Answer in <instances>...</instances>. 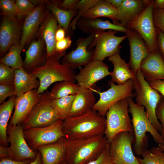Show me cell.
<instances>
[{"label":"cell","mask_w":164,"mask_h":164,"mask_svg":"<svg viewBox=\"0 0 164 164\" xmlns=\"http://www.w3.org/2000/svg\"><path fill=\"white\" fill-rule=\"evenodd\" d=\"M105 128V118L92 109L79 116L68 117L62 124L65 138L71 140L87 139L103 134Z\"/></svg>","instance_id":"obj_1"},{"label":"cell","mask_w":164,"mask_h":164,"mask_svg":"<svg viewBox=\"0 0 164 164\" xmlns=\"http://www.w3.org/2000/svg\"><path fill=\"white\" fill-rule=\"evenodd\" d=\"M128 111L132 116L131 122L135 136L133 151L137 156L141 155L142 151L148 146L147 132L152 135L155 142L159 145H164V139L150 121L144 107L135 103L132 98H127Z\"/></svg>","instance_id":"obj_2"},{"label":"cell","mask_w":164,"mask_h":164,"mask_svg":"<svg viewBox=\"0 0 164 164\" xmlns=\"http://www.w3.org/2000/svg\"><path fill=\"white\" fill-rule=\"evenodd\" d=\"M65 138L67 164H86L94 160L108 143L104 134L86 139Z\"/></svg>","instance_id":"obj_3"},{"label":"cell","mask_w":164,"mask_h":164,"mask_svg":"<svg viewBox=\"0 0 164 164\" xmlns=\"http://www.w3.org/2000/svg\"><path fill=\"white\" fill-rule=\"evenodd\" d=\"M65 54V51H55L47 57L44 65L33 70L31 72L40 81L37 90L39 94H43L55 82L75 80L76 73L62 64L60 60Z\"/></svg>","instance_id":"obj_4"},{"label":"cell","mask_w":164,"mask_h":164,"mask_svg":"<svg viewBox=\"0 0 164 164\" xmlns=\"http://www.w3.org/2000/svg\"><path fill=\"white\" fill-rule=\"evenodd\" d=\"M133 80L137 103L145 108V112L150 121L161 134L162 127L156 117L155 110L162 96L157 91L151 87L140 70Z\"/></svg>","instance_id":"obj_5"},{"label":"cell","mask_w":164,"mask_h":164,"mask_svg":"<svg viewBox=\"0 0 164 164\" xmlns=\"http://www.w3.org/2000/svg\"><path fill=\"white\" fill-rule=\"evenodd\" d=\"M7 133L10 145L8 147L0 146V158H9L19 161L35 159L37 152L33 151L28 145L22 124L15 125L8 124Z\"/></svg>","instance_id":"obj_6"},{"label":"cell","mask_w":164,"mask_h":164,"mask_svg":"<svg viewBox=\"0 0 164 164\" xmlns=\"http://www.w3.org/2000/svg\"><path fill=\"white\" fill-rule=\"evenodd\" d=\"M127 98L119 101L109 108L106 114V128L104 135L109 143L119 133H134L128 114Z\"/></svg>","instance_id":"obj_7"},{"label":"cell","mask_w":164,"mask_h":164,"mask_svg":"<svg viewBox=\"0 0 164 164\" xmlns=\"http://www.w3.org/2000/svg\"><path fill=\"white\" fill-rule=\"evenodd\" d=\"M110 88L106 91L101 92L92 88L94 92L100 96L99 100L92 109L96 111L101 116L104 117L110 107L119 101L128 97H135L133 93V80H129L124 84L116 85L111 80L109 81Z\"/></svg>","instance_id":"obj_8"},{"label":"cell","mask_w":164,"mask_h":164,"mask_svg":"<svg viewBox=\"0 0 164 164\" xmlns=\"http://www.w3.org/2000/svg\"><path fill=\"white\" fill-rule=\"evenodd\" d=\"M47 90L43 94L39 101L33 107L22 124L23 130L30 128H42L51 125L60 118L50 104Z\"/></svg>","instance_id":"obj_9"},{"label":"cell","mask_w":164,"mask_h":164,"mask_svg":"<svg viewBox=\"0 0 164 164\" xmlns=\"http://www.w3.org/2000/svg\"><path fill=\"white\" fill-rule=\"evenodd\" d=\"M153 0L134 20L128 25L127 28L136 31L140 35L150 52L158 49L156 37L157 31L153 20Z\"/></svg>","instance_id":"obj_10"},{"label":"cell","mask_w":164,"mask_h":164,"mask_svg":"<svg viewBox=\"0 0 164 164\" xmlns=\"http://www.w3.org/2000/svg\"><path fill=\"white\" fill-rule=\"evenodd\" d=\"M63 121L59 118L48 126L30 128L23 130L24 138L30 149L36 151L40 145L52 144L65 138L62 129Z\"/></svg>","instance_id":"obj_11"},{"label":"cell","mask_w":164,"mask_h":164,"mask_svg":"<svg viewBox=\"0 0 164 164\" xmlns=\"http://www.w3.org/2000/svg\"><path fill=\"white\" fill-rule=\"evenodd\" d=\"M135 140L134 133L122 132L115 136L110 143V154L113 163L141 164L132 147Z\"/></svg>","instance_id":"obj_12"},{"label":"cell","mask_w":164,"mask_h":164,"mask_svg":"<svg viewBox=\"0 0 164 164\" xmlns=\"http://www.w3.org/2000/svg\"><path fill=\"white\" fill-rule=\"evenodd\" d=\"M117 32L112 30L102 31L94 35L93 41L89 47L90 49H94L92 60L103 61L107 57L120 53L119 46L127 36H117L115 35Z\"/></svg>","instance_id":"obj_13"},{"label":"cell","mask_w":164,"mask_h":164,"mask_svg":"<svg viewBox=\"0 0 164 164\" xmlns=\"http://www.w3.org/2000/svg\"><path fill=\"white\" fill-rule=\"evenodd\" d=\"M94 39V35L90 34L78 39L76 49L65 54L61 60V63L73 70L88 64L92 60L94 51V48L90 49L89 48Z\"/></svg>","instance_id":"obj_14"},{"label":"cell","mask_w":164,"mask_h":164,"mask_svg":"<svg viewBox=\"0 0 164 164\" xmlns=\"http://www.w3.org/2000/svg\"><path fill=\"white\" fill-rule=\"evenodd\" d=\"M110 74L108 67L104 62L93 60L80 69L75 80L80 87L87 89L94 87L95 83Z\"/></svg>","instance_id":"obj_15"},{"label":"cell","mask_w":164,"mask_h":164,"mask_svg":"<svg viewBox=\"0 0 164 164\" xmlns=\"http://www.w3.org/2000/svg\"><path fill=\"white\" fill-rule=\"evenodd\" d=\"M24 19L14 21L3 16L0 26V55L1 57L13 45L20 43Z\"/></svg>","instance_id":"obj_16"},{"label":"cell","mask_w":164,"mask_h":164,"mask_svg":"<svg viewBox=\"0 0 164 164\" xmlns=\"http://www.w3.org/2000/svg\"><path fill=\"white\" fill-rule=\"evenodd\" d=\"M50 10L43 4L37 5L25 19L20 44L24 47L35 39L39 27Z\"/></svg>","instance_id":"obj_17"},{"label":"cell","mask_w":164,"mask_h":164,"mask_svg":"<svg viewBox=\"0 0 164 164\" xmlns=\"http://www.w3.org/2000/svg\"><path fill=\"white\" fill-rule=\"evenodd\" d=\"M37 90L35 89L16 96L14 112L9 124L15 125L22 124L41 99L42 94L38 93Z\"/></svg>","instance_id":"obj_18"},{"label":"cell","mask_w":164,"mask_h":164,"mask_svg":"<svg viewBox=\"0 0 164 164\" xmlns=\"http://www.w3.org/2000/svg\"><path fill=\"white\" fill-rule=\"evenodd\" d=\"M129 29L126 33L130 47V60L128 64L136 75L140 70L141 62L148 56L150 51L138 33L134 30Z\"/></svg>","instance_id":"obj_19"},{"label":"cell","mask_w":164,"mask_h":164,"mask_svg":"<svg viewBox=\"0 0 164 164\" xmlns=\"http://www.w3.org/2000/svg\"><path fill=\"white\" fill-rule=\"evenodd\" d=\"M47 58L46 43L42 38H36L31 42L25 52L22 68L27 73L43 65Z\"/></svg>","instance_id":"obj_20"},{"label":"cell","mask_w":164,"mask_h":164,"mask_svg":"<svg viewBox=\"0 0 164 164\" xmlns=\"http://www.w3.org/2000/svg\"><path fill=\"white\" fill-rule=\"evenodd\" d=\"M151 0H124L117 9V12L114 24L127 27L150 3Z\"/></svg>","instance_id":"obj_21"},{"label":"cell","mask_w":164,"mask_h":164,"mask_svg":"<svg viewBox=\"0 0 164 164\" xmlns=\"http://www.w3.org/2000/svg\"><path fill=\"white\" fill-rule=\"evenodd\" d=\"M140 69L148 82L164 80V60L158 49L150 52L141 62Z\"/></svg>","instance_id":"obj_22"},{"label":"cell","mask_w":164,"mask_h":164,"mask_svg":"<svg viewBox=\"0 0 164 164\" xmlns=\"http://www.w3.org/2000/svg\"><path fill=\"white\" fill-rule=\"evenodd\" d=\"M76 26L85 33L94 35L97 32L107 29L120 31L126 33L129 30L127 28L99 18L90 19L81 17L77 20Z\"/></svg>","instance_id":"obj_23"},{"label":"cell","mask_w":164,"mask_h":164,"mask_svg":"<svg viewBox=\"0 0 164 164\" xmlns=\"http://www.w3.org/2000/svg\"><path fill=\"white\" fill-rule=\"evenodd\" d=\"M65 138L54 143L42 145L37 149L41 156L42 164H61L66 155Z\"/></svg>","instance_id":"obj_24"},{"label":"cell","mask_w":164,"mask_h":164,"mask_svg":"<svg viewBox=\"0 0 164 164\" xmlns=\"http://www.w3.org/2000/svg\"><path fill=\"white\" fill-rule=\"evenodd\" d=\"M58 26L54 15L50 13L42 23L35 37L43 39L46 45L47 57L55 52V34Z\"/></svg>","instance_id":"obj_25"},{"label":"cell","mask_w":164,"mask_h":164,"mask_svg":"<svg viewBox=\"0 0 164 164\" xmlns=\"http://www.w3.org/2000/svg\"><path fill=\"white\" fill-rule=\"evenodd\" d=\"M94 87L87 89L80 87L72 103L68 117L79 116L92 110L96 103L95 95L92 90Z\"/></svg>","instance_id":"obj_26"},{"label":"cell","mask_w":164,"mask_h":164,"mask_svg":"<svg viewBox=\"0 0 164 164\" xmlns=\"http://www.w3.org/2000/svg\"><path fill=\"white\" fill-rule=\"evenodd\" d=\"M108 60L113 65V70L111 72L110 75L114 82L123 85L129 80L135 79L136 75L130 69L128 63L121 57L119 53L109 57Z\"/></svg>","instance_id":"obj_27"},{"label":"cell","mask_w":164,"mask_h":164,"mask_svg":"<svg viewBox=\"0 0 164 164\" xmlns=\"http://www.w3.org/2000/svg\"><path fill=\"white\" fill-rule=\"evenodd\" d=\"M15 71L14 85L16 96L38 88L40 81L32 73L27 72L22 67L16 69Z\"/></svg>","instance_id":"obj_28"},{"label":"cell","mask_w":164,"mask_h":164,"mask_svg":"<svg viewBox=\"0 0 164 164\" xmlns=\"http://www.w3.org/2000/svg\"><path fill=\"white\" fill-rule=\"evenodd\" d=\"M16 97L15 95H13L0 106V143L2 146L7 147L8 145L7 128Z\"/></svg>","instance_id":"obj_29"},{"label":"cell","mask_w":164,"mask_h":164,"mask_svg":"<svg viewBox=\"0 0 164 164\" xmlns=\"http://www.w3.org/2000/svg\"><path fill=\"white\" fill-rule=\"evenodd\" d=\"M117 12V9L113 7L107 0H99L95 5L84 13L81 17L90 19L107 17L111 19L114 23Z\"/></svg>","instance_id":"obj_30"},{"label":"cell","mask_w":164,"mask_h":164,"mask_svg":"<svg viewBox=\"0 0 164 164\" xmlns=\"http://www.w3.org/2000/svg\"><path fill=\"white\" fill-rule=\"evenodd\" d=\"M61 2L60 0H53L46 6L54 15L58 25L65 30L66 33L69 34L70 23L72 19L77 15V11L74 9L66 10L60 8L59 5Z\"/></svg>","instance_id":"obj_31"},{"label":"cell","mask_w":164,"mask_h":164,"mask_svg":"<svg viewBox=\"0 0 164 164\" xmlns=\"http://www.w3.org/2000/svg\"><path fill=\"white\" fill-rule=\"evenodd\" d=\"M80 87L73 80L63 81L56 83L49 92V96L51 100L65 97L70 95L77 94Z\"/></svg>","instance_id":"obj_32"},{"label":"cell","mask_w":164,"mask_h":164,"mask_svg":"<svg viewBox=\"0 0 164 164\" xmlns=\"http://www.w3.org/2000/svg\"><path fill=\"white\" fill-rule=\"evenodd\" d=\"M24 46L19 44L12 45L7 53L0 59V62L14 69L22 67L23 61L21 53Z\"/></svg>","instance_id":"obj_33"},{"label":"cell","mask_w":164,"mask_h":164,"mask_svg":"<svg viewBox=\"0 0 164 164\" xmlns=\"http://www.w3.org/2000/svg\"><path fill=\"white\" fill-rule=\"evenodd\" d=\"M76 95H70L51 100L50 104L60 118L63 120L69 116L72 103Z\"/></svg>","instance_id":"obj_34"},{"label":"cell","mask_w":164,"mask_h":164,"mask_svg":"<svg viewBox=\"0 0 164 164\" xmlns=\"http://www.w3.org/2000/svg\"><path fill=\"white\" fill-rule=\"evenodd\" d=\"M141 155L136 158L141 164H164V152L159 147H153L150 150L144 149Z\"/></svg>","instance_id":"obj_35"},{"label":"cell","mask_w":164,"mask_h":164,"mask_svg":"<svg viewBox=\"0 0 164 164\" xmlns=\"http://www.w3.org/2000/svg\"><path fill=\"white\" fill-rule=\"evenodd\" d=\"M15 1L13 0H0L1 14L8 19L14 21H17L19 10L15 4Z\"/></svg>","instance_id":"obj_36"},{"label":"cell","mask_w":164,"mask_h":164,"mask_svg":"<svg viewBox=\"0 0 164 164\" xmlns=\"http://www.w3.org/2000/svg\"><path fill=\"white\" fill-rule=\"evenodd\" d=\"M99 0H79L73 9L77 10V13L76 16L72 20L70 23V29H71L72 30H75L78 19L84 13L95 5Z\"/></svg>","instance_id":"obj_37"},{"label":"cell","mask_w":164,"mask_h":164,"mask_svg":"<svg viewBox=\"0 0 164 164\" xmlns=\"http://www.w3.org/2000/svg\"><path fill=\"white\" fill-rule=\"evenodd\" d=\"M15 70L7 65L0 63V84L14 85Z\"/></svg>","instance_id":"obj_38"},{"label":"cell","mask_w":164,"mask_h":164,"mask_svg":"<svg viewBox=\"0 0 164 164\" xmlns=\"http://www.w3.org/2000/svg\"><path fill=\"white\" fill-rule=\"evenodd\" d=\"M15 4L19 12L17 17L19 20L25 19L36 7L30 0H17L15 1Z\"/></svg>","instance_id":"obj_39"},{"label":"cell","mask_w":164,"mask_h":164,"mask_svg":"<svg viewBox=\"0 0 164 164\" xmlns=\"http://www.w3.org/2000/svg\"><path fill=\"white\" fill-rule=\"evenodd\" d=\"M110 143H108L105 149L96 159L86 164H112L110 154Z\"/></svg>","instance_id":"obj_40"},{"label":"cell","mask_w":164,"mask_h":164,"mask_svg":"<svg viewBox=\"0 0 164 164\" xmlns=\"http://www.w3.org/2000/svg\"><path fill=\"white\" fill-rule=\"evenodd\" d=\"M153 18L156 28L164 34V10L154 9Z\"/></svg>","instance_id":"obj_41"},{"label":"cell","mask_w":164,"mask_h":164,"mask_svg":"<svg viewBox=\"0 0 164 164\" xmlns=\"http://www.w3.org/2000/svg\"><path fill=\"white\" fill-rule=\"evenodd\" d=\"M15 95V89L14 85L0 84V103L3 102L6 98Z\"/></svg>","instance_id":"obj_42"},{"label":"cell","mask_w":164,"mask_h":164,"mask_svg":"<svg viewBox=\"0 0 164 164\" xmlns=\"http://www.w3.org/2000/svg\"><path fill=\"white\" fill-rule=\"evenodd\" d=\"M155 113L158 119L161 123L162 130L161 134L164 139V100L162 97L157 105Z\"/></svg>","instance_id":"obj_43"},{"label":"cell","mask_w":164,"mask_h":164,"mask_svg":"<svg viewBox=\"0 0 164 164\" xmlns=\"http://www.w3.org/2000/svg\"><path fill=\"white\" fill-rule=\"evenodd\" d=\"M72 41L69 35L66 36L63 39L56 41L55 52H63L71 46Z\"/></svg>","instance_id":"obj_44"},{"label":"cell","mask_w":164,"mask_h":164,"mask_svg":"<svg viewBox=\"0 0 164 164\" xmlns=\"http://www.w3.org/2000/svg\"><path fill=\"white\" fill-rule=\"evenodd\" d=\"M148 82L152 88L160 94L164 100V80H158Z\"/></svg>","instance_id":"obj_45"},{"label":"cell","mask_w":164,"mask_h":164,"mask_svg":"<svg viewBox=\"0 0 164 164\" xmlns=\"http://www.w3.org/2000/svg\"><path fill=\"white\" fill-rule=\"evenodd\" d=\"M157 31L156 41L157 47L164 60V34L159 29Z\"/></svg>","instance_id":"obj_46"},{"label":"cell","mask_w":164,"mask_h":164,"mask_svg":"<svg viewBox=\"0 0 164 164\" xmlns=\"http://www.w3.org/2000/svg\"><path fill=\"white\" fill-rule=\"evenodd\" d=\"M79 0H64L59 5V7L63 9L69 10H73Z\"/></svg>","instance_id":"obj_47"},{"label":"cell","mask_w":164,"mask_h":164,"mask_svg":"<svg viewBox=\"0 0 164 164\" xmlns=\"http://www.w3.org/2000/svg\"><path fill=\"white\" fill-rule=\"evenodd\" d=\"M33 160L30 159L19 161L14 160L9 158H0V164H28Z\"/></svg>","instance_id":"obj_48"},{"label":"cell","mask_w":164,"mask_h":164,"mask_svg":"<svg viewBox=\"0 0 164 164\" xmlns=\"http://www.w3.org/2000/svg\"><path fill=\"white\" fill-rule=\"evenodd\" d=\"M66 32L62 27L58 25L55 34L56 41L64 39L66 36Z\"/></svg>","instance_id":"obj_49"},{"label":"cell","mask_w":164,"mask_h":164,"mask_svg":"<svg viewBox=\"0 0 164 164\" xmlns=\"http://www.w3.org/2000/svg\"><path fill=\"white\" fill-rule=\"evenodd\" d=\"M153 5L154 9H164V0H155L153 1Z\"/></svg>","instance_id":"obj_50"},{"label":"cell","mask_w":164,"mask_h":164,"mask_svg":"<svg viewBox=\"0 0 164 164\" xmlns=\"http://www.w3.org/2000/svg\"><path fill=\"white\" fill-rule=\"evenodd\" d=\"M124 0H107L115 8H118L122 3Z\"/></svg>","instance_id":"obj_51"},{"label":"cell","mask_w":164,"mask_h":164,"mask_svg":"<svg viewBox=\"0 0 164 164\" xmlns=\"http://www.w3.org/2000/svg\"><path fill=\"white\" fill-rule=\"evenodd\" d=\"M28 164H42L41 156L39 152H37L36 157L35 159Z\"/></svg>","instance_id":"obj_52"},{"label":"cell","mask_w":164,"mask_h":164,"mask_svg":"<svg viewBox=\"0 0 164 164\" xmlns=\"http://www.w3.org/2000/svg\"><path fill=\"white\" fill-rule=\"evenodd\" d=\"M158 147L164 152V145H159Z\"/></svg>","instance_id":"obj_53"},{"label":"cell","mask_w":164,"mask_h":164,"mask_svg":"<svg viewBox=\"0 0 164 164\" xmlns=\"http://www.w3.org/2000/svg\"><path fill=\"white\" fill-rule=\"evenodd\" d=\"M61 164H67L65 161L63 162H62Z\"/></svg>","instance_id":"obj_54"},{"label":"cell","mask_w":164,"mask_h":164,"mask_svg":"<svg viewBox=\"0 0 164 164\" xmlns=\"http://www.w3.org/2000/svg\"><path fill=\"white\" fill-rule=\"evenodd\" d=\"M112 164H114V163H112Z\"/></svg>","instance_id":"obj_55"}]
</instances>
